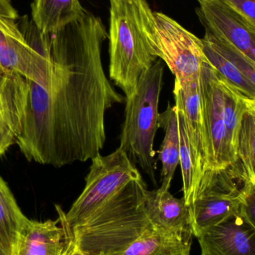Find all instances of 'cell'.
Here are the masks:
<instances>
[{
	"mask_svg": "<svg viewBox=\"0 0 255 255\" xmlns=\"http://www.w3.org/2000/svg\"><path fill=\"white\" fill-rule=\"evenodd\" d=\"M173 94L175 106L182 112L184 117L190 148L198 172L202 177L205 172L206 142L202 119L199 79L184 88L175 80Z\"/></svg>",
	"mask_w": 255,
	"mask_h": 255,
	"instance_id": "cell-12",
	"label": "cell"
},
{
	"mask_svg": "<svg viewBox=\"0 0 255 255\" xmlns=\"http://www.w3.org/2000/svg\"><path fill=\"white\" fill-rule=\"evenodd\" d=\"M192 238L154 226L125 250L112 255H190Z\"/></svg>",
	"mask_w": 255,
	"mask_h": 255,
	"instance_id": "cell-16",
	"label": "cell"
},
{
	"mask_svg": "<svg viewBox=\"0 0 255 255\" xmlns=\"http://www.w3.org/2000/svg\"><path fill=\"white\" fill-rule=\"evenodd\" d=\"M0 16L13 20L17 19V11L12 6L10 0H0Z\"/></svg>",
	"mask_w": 255,
	"mask_h": 255,
	"instance_id": "cell-25",
	"label": "cell"
},
{
	"mask_svg": "<svg viewBox=\"0 0 255 255\" xmlns=\"http://www.w3.org/2000/svg\"><path fill=\"white\" fill-rule=\"evenodd\" d=\"M199 91L206 142L205 171L223 170L239 161V157L228 134L223 77L208 61L201 70Z\"/></svg>",
	"mask_w": 255,
	"mask_h": 255,
	"instance_id": "cell-6",
	"label": "cell"
},
{
	"mask_svg": "<svg viewBox=\"0 0 255 255\" xmlns=\"http://www.w3.org/2000/svg\"><path fill=\"white\" fill-rule=\"evenodd\" d=\"M255 28V0H222Z\"/></svg>",
	"mask_w": 255,
	"mask_h": 255,
	"instance_id": "cell-24",
	"label": "cell"
},
{
	"mask_svg": "<svg viewBox=\"0 0 255 255\" xmlns=\"http://www.w3.org/2000/svg\"><path fill=\"white\" fill-rule=\"evenodd\" d=\"M91 160L85 188L68 212L55 205L63 227L70 229L79 224L128 183L142 178L134 163L121 148L109 155L99 154Z\"/></svg>",
	"mask_w": 255,
	"mask_h": 255,
	"instance_id": "cell-4",
	"label": "cell"
},
{
	"mask_svg": "<svg viewBox=\"0 0 255 255\" xmlns=\"http://www.w3.org/2000/svg\"><path fill=\"white\" fill-rule=\"evenodd\" d=\"M240 213L255 229V181L250 179L248 175L241 190Z\"/></svg>",
	"mask_w": 255,
	"mask_h": 255,
	"instance_id": "cell-23",
	"label": "cell"
},
{
	"mask_svg": "<svg viewBox=\"0 0 255 255\" xmlns=\"http://www.w3.org/2000/svg\"><path fill=\"white\" fill-rule=\"evenodd\" d=\"M238 151L246 173L255 181V121L247 111L241 122Z\"/></svg>",
	"mask_w": 255,
	"mask_h": 255,
	"instance_id": "cell-21",
	"label": "cell"
},
{
	"mask_svg": "<svg viewBox=\"0 0 255 255\" xmlns=\"http://www.w3.org/2000/svg\"><path fill=\"white\" fill-rule=\"evenodd\" d=\"M109 75L129 97L158 58L155 15L146 0H109Z\"/></svg>",
	"mask_w": 255,
	"mask_h": 255,
	"instance_id": "cell-1",
	"label": "cell"
},
{
	"mask_svg": "<svg viewBox=\"0 0 255 255\" xmlns=\"http://www.w3.org/2000/svg\"><path fill=\"white\" fill-rule=\"evenodd\" d=\"M203 50L211 65L245 97H255V88L239 69L209 42L202 38Z\"/></svg>",
	"mask_w": 255,
	"mask_h": 255,
	"instance_id": "cell-20",
	"label": "cell"
},
{
	"mask_svg": "<svg viewBox=\"0 0 255 255\" xmlns=\"http://www.w3.org/2000/svg\"><path fill=\"white\" fill-rule=\"evenodd\" d=\"M28 220L0 176V244L8 255H15L19 235Z\"/></svg>",
	"mask_w": 255,
	"mask_h": 255,
	"instance_id": "cell-18",
	"label": "cell"
},
{
	"mask_svg": "<svg viewBox=\"0 0 255 255\" xmlns=\"http://www.w3.org/2000/svg\"><path fill=\"white\" fill-rule=\"evenodd\" d=\"M176 107V106H175ZM180 136V161L183 179V193L186 203L190 206L194 200L202 177L198 172L194 157L190 148L188 136L182 112L176 107Z\"/></svg>",
	"mask_w": 255,
	"mask_h": 255,
	"instance_id": "cell-19",
	"label": "cell"
},
{
	"mask_svg": "<svg viewBox=\"0 0 255 255\" xmlns=\"http://www.w3.org/2000/svg\"><path fill=\"white\" fill-rule=\"evenodd\" d=\"M158 127L164 130V138L157 151L161 162L160 188L169 190L180 161V136L178 113L175 106L168 105L166 111L159 115Z\"/></svg>",
	"mask_w": 255,
	"mask_h": 255,
	"instance_id": "cell-17",
	"label": "cell"
},
{
	"mask_svg": "<svg viewBox=\"0 0 255 255\" xmlns=\"http://www.w3.org/2000/svg\"><path fill=\"white\" fill-rule=\"evenodd\" d=\"M203 38L230 60L255 88V63L234 47L227 40L212 34L206 28Z\"/></svg>",
	"mask_w": 255,
	"mask_h": 255,
	"instance_id": "cell-22",
	"label": "cell"
},
{
	"mask_svg": "<svg viewBox=\"0 0 255 255\" xmlns=\"http://www.w3.org/2000/svg\"><path fill=\"white\" fill-rule=\"evenodd\" d=\"M145 206L151 224L166 232L193 236L190 206L184 198L177 199L169 190H146Z\"/></svg>",
	"mask_w": 255,
	"mask_h": 255,
	"instance_id": "cell-13",
	"label": "cell"
},
{
	"mask_svg": "<svg viewBox=\"0 0 255 255\" xmlns=\"http://www.w3.org/2000/svg\"><path fill=\"white\" fill-rule=\"evenodd\" d=\"M53 67L50 36L40 34L29 43L13 19L0 16V72L44 86Z\"/></svg>",
	"mask_w": 255,
	"mask_h": 255,
	"instance_id": "cell-7",
	"label": "cell"
},
{
	"mask_svg": "<svg viewBox=\"0 0 255 255\" xmlns=\"http://www.w3.org/2000/svg\"><path fill=\"white\" fill-rule=\"evenodd\" d=\"M163 63L157 60L139 78L136 91L126 97L125 121L119 148L156 184L157 159L154 141L158 127V106L163 85Z\"/></svg>",
	"mask_w": 255,
	"mask_h": 255,
	"instance_id": "cell-3",
	"label": "cell"
},
{
	"mask_svg": "<svg viewBox=\"0 0 255 255\" xmlns=\"http://www.w3.org/2000/svg\"><path fill=\"white\" fill-rule=\"evenodd\" d=\"M244 100L247 112L254 118L255 121V97L249 98L244 96Z\"/></svg>",
	"mask_w": 255,
	"mask_h": 255,
	"instance_id": "cell-27",
	"label": "cell"
},
{
	"mask_svg": "<svg viewBox=\"0 0 255 255\" xmlns=\"http://www.w3.org/2000/svg\"><path fill=\"white\" fill-rule=\"evenodd\" d=\"M65 234L59 219L27 220L19 235L15 255H61Z\"/></svg>",
	"mask_w": 255,
	"mask_h": 255,
	"instance_id": "cell-14",
	"label": "cell"
},
{
	"mask_svg": "<svg viewBox=\"0 0 255 255\" xmlns=\"http://www.w3.org/2000/svg\"><path fill=\"white\" fill-rule=\"evenodd\" d=\"M205 28L255 63V28L222 0H198Z\"/></svg>",
	"mask_w": 255,
	"mask_h": 255,
	"instance_id": "cell-9",
	"label": "cell"
},
{
	"mask_svg": "<svg viewBox=\"0 0 255 255\" xmlns=\"http://www.w3.org/2000/svg\"><path fill=\"white\" fill-rule=\"evenodd\" d=\"M196 238L200 255H255V229L240 212L204 229Z\"/></svg>",
	"mask_w": 255,
	"mask_h": 255,
	"instance_id": "cell-10",
	"label": "cell"
},
{
	"mask_svg": "<svg viewBox=\"0 0 255 255\" xmlns=\"http://www.w3.org/2000/svg\"><path fill=\"white\" fill-rule=\"evenodd\" d=\"M146 184L132 180L74 227L65 238L89 255H112L125 250L154 227L145 206Z\"/></svg>",
	"mask_w": 255,
	"mask_h": 255,
	"instance_id": "cell-2",
	"label": "cell"
},
{
	"mask_svg": "<svg viewBox=\"0 0 255 255\" xmlns=\"http://www.w3.org/2000/svg\"><path fill=\"white\" fill-rule=\"evenodd\" d=\"M158 29V58L164 61L181 87L199 79L208 61L202 39L161 12H154Z\"/></svg>",
	"mask_w": 255,
	"mask_h": 255,
	"instance_id": "cell-8",
	"label": "cell"
},
{
	"mask_svg": "<svg viewBox=\"0 0 255 255\" xmlns=\"http://www.w3.org/2000/svg\"><path fill=\"white\" fill-rule=\"evenodd\" d=\"M0 255H8L7 253H6L5 250H4V249L3 248L2 246H1V244H0Z\"/></svg>",
	"mask_w": 255,
	"mask_h": 255,
	"instance_id": "cell-28",
	"label": "cell"
},
{
	"mask_svg": "<svg viewBox=\"0 0 255 255\" xmlns=\"http://www.w3.org/2000/svg\"><path fill=\"white\" fill-rule=\"evenodd\" d=\"M31 16L43 35H50L80 19L85 10L80 0H34Z\"/></svg>",
	"mask_w": 255,
	"mask_h": 255,
	"instance_id": "cell-15",
	"label": "cell"
},
{
	"mask_svg": "<svg viewBox=\"0 0 255 255\" xmlns=\"http://www.w3.org/2000/svg\"><path fill=\"white\" fill-rule=\"evenodd\" d=\"M28 95L27 79L0 72V158L22 133Z\"/></svg>",
	"mask_w": 255,
	"mask_h": 255,
	"instance_id": "cell-11",
	"label": "cell"
},
{
	"mask_svg": "<svg viewBox=\"0 0 255 255\" xmlns=\"http://www.w3.org/2000/svg\"><path fill=\"white\" fill-rule=\"evenodd\" d=\"M247 178L240 160L223 170L205 171L190 205L193 236L240 212Z\"/></svg>",
	"mask_w": 255,
	"mask_h": 255,
	"instance_id": "cell-5",
	"label": "cell"
},
{
	"mask_svg": "<svg viewBox=\"0 0 255 255\" xmlns=\"http://www.w3.org/2000/svg\"><path fill=\"white\" fill-rule=\"evenodd\" d=\"M61 255H89L81 250L74 243L65 238V247Z\"/></svg>",
	"mask_w": 255,
	"mask_h": 255,
	"instance_id": "cell-26",
	"label": "cell"
}]
</instances>
